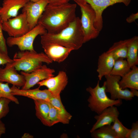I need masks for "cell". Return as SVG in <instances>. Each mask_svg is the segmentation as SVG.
<instances>
[{"label":"cell","instance_id":"obj_8","mask_svg":"<svg viewBox=\"0 0 138 138\" xmlns=\"http://www.w3.org/2000/svg\"><path fill=\"white\" fill-rule=\"evenodd\" d=\"M2 28L10 37H18L26 33L30 30L26 12L22 11L19 15L3 22Z\"/></svg>","mask_w":138,"mask_h":138},{"label":"cell","instance_id":"obj_9","mask_svg":"<svg viewBox=\"0 0 138 138\" xmlns=\"http://www.w3.org/2000/svg\"><path fill=\"white\" fill-rule=\"evenodd\" d=\"M76 3H85L89 4L94 10L96 18L94 24L95 28L100 31L103 27L102 14L109 6L118 3H123L128 6L131 0H72Z\"/></svg>","mask_w":138,"mask_h":138},{"label":"cell","instance_id":"obj_36","mask_svg":"<svg viewBox=\"0 0 138 138\" xmlns=\"http://www.w3.org/2000/svg\"><path fill=\"white\" fill-rule=\"evenodd\" d=\"M22 138H33V136L28 133H25L21 136Z\"/></svg>","mask_w":138,"mask_h":138},{"label":"cell","instance_id":"obj_35","mask_svg":"<svg viewBox=\"0 0 138 138\" xmlns=\"http://www.w3.org/2000/svg\"><path fill=\"white\" fill-rule=\"evenodd\" d=\"M6 128L4 124L0 120V138L2 135L5 133Z\"/></svg>","mask_w":138,"mask_h":138},{"label":"cell","instance_id":"obj_1","mask_svg":"<svg viewBox=\"0 0 138 138\" xmlns=\"http://www.w3.org/2000/svg\"><path fill=\"white\" fill-rule=\"evenodd\" d=\"M77 5L69 3L52 6L48 5L38 24L42 25L47 32L57 33L66 27L76 17Z\"/></svg>","mask_w":138,"mask_h":138},{"label":"cell","instance_id":"obj_12","mask_svg":"<svg viewBox=\"0 0 138 138\" xmlns=\"http://www.w3.org/2000/svg\"><path fill=\"white\" fill-rule=\"evenodd\" d=\"M68 82V78L66 72L61 71H59L56 76L41 81L37 84L39 87H46L53 96L59 97H60L61 92L65 88Z\"/></svg>","mask_w":138,"mask_h":138},{"label":"cell","instance_id":"obj_27","mask_svg":"<svg viewBox=\"0 0 138 138\" xmlns=\"http://www.w3.org/2000/svg\"><path fill=\"white\" fill-rule=\"evenodd\" d=\"M112 126L118 138H127L130 129L125 127L118 119H116Z\"/></svg>","mask_w":138,"mask_h":138},{"label":"cell","instance_id":"obj_18","mask_svg":"<svg viewBox=\"0 0 138 138\" xmlns=\"http://www.w3.org/2000/svg\"><path fill=\"white\" fill-rule=\"evenodd\" d=\"M115 60L111 53L107 52L99 57L97 71L99 81L106 75H110Z\"/></svg>","mask_w":138,"mask_h":138},{"label":"cell","instance_id":"obj_7","mask_svg":"<svg viewBox=\"0 0 138 138\" xmlns=\"http://www.w3.org/2000/svg\"><path fill=\"white\" fill-rule=\"evenodd\" d=\"M47 32L42 25L38 24L33 28L21 36L8 37L6 43L9 47L17 46L20 51L34 50L33 45L34 39L38 35H42Z\"/></svg>","mask_w":138,"mask_h":138},{"label":"cell","instance_id":"obj_37","mask_svg":"<svg viewBox=\"0 0 138 138\" xmlns=\"http://www.w3.org/2000/svg\"><path fill=\"white\" fill-rule=\"evenodd\" d=\"M30 1H31L33 2H36L39 1L40 0H27Z\"/></svg>","mask_w":138,"mask_h":138},{"label":"cell","instance_id":"obj_2","mask_svg":"<svg viewBox=\"0 0 138 138\" xmlns=\"http://www.w3.org/2000/svg\"><path fill=\"white\" fill-rule=\"evenodd\" d=\"M40 42L41 45L56 44L71 49L73 50H78L84 43L80 19L76 17L68 26L57 33L53 34L47 32L41 35Z\"/></svg>","mask_w":138,"mask_h":138},{"label":"cell","instance_id":"obj_28","mask_svg":"<svg viewBox=\"0 0 138 138\" xmlns=\"http://www.w3.org/2000/svg\"><path fill=\"white\" fill-rule=\"evenodd\" d=\"M11 101L7 98H0V120L5 117L9 111V104Z\"/></svg>","mask_w":138,"mask_h":138},{"label":"cell","instance_id":"obj_20","mask_svg":"<svg viewBox=\"0 0 138 138\" xmlns=\"http://www.w3.org/2000/svg\"><path fill=\"white\" fill-rule=\"evenodd\" d=\"M33 100L35 105L36 115L37 117L43 125L51 126L49 120L50 102L42 100Z\"/></svg>","mask_w":138,"mask_h":138},{"label":"cell","instance_id":"obj_33","mask_svg":"<svg viewBox=\"0 0 138 138\" xmlns=\"http://www.w3.org/2000/svg\"><path fill=\"white\" fill-rule=\"evenodd\" d=\"M70 0H49L48 5L52 6H57L69 3Z\"/></svg>","mask_w":138,"mask_h":138},{"label":"cell","instance_id":"obj_15","mask_svg":"<svg viewBox=\"0 0 138 138\" xmlns=\"http://www.w3.org/2000/svg\"><path fill=\"white\" fill-rule=\"evenodd\" d=\"M44 53L53 62L60 63L64 61L73 50L54 44L42 45Z\"/></svg>","mask_w":138,"mask_h":138},{"label":"cell","instance_id":"obj_25","mask_svg":"<svg viewBox=\"0 0 138 138\" xmlns=\"http://www.w3.org/2000/svg\"><path fill=\"white\" fill-rule=\"evenodd\" d=\"M131 70L126 60L119 58L115 60L114 64L110 75L122 77Z\"/></svg>","mask_w":138,"mask_h":138},{"label":"cell","instance_id":"obj_16","mask_svg":"<svg viewBox=\"0 0 138 138\" xmlns=\"http://www.w3.org/2000/svg\"><path fill=\"white\" fill-rule=\"evenodd\" d=\"M12 94L14 96L17 95L27 97L33 100H42L49 102L52 96L48 89L41 90L39 87L33 89L24 90L19 89L16 86L13 85L10 88Z\"/></svg>","mask_w":138,"mask_h":138},{"label":"cell","instance_id":"obj_4","mask_svg":"<svg viewBox=\"0 0 138 138\" xmlns=\"http://www.w3.org/2000/svg\"><path fill=\"white\" fill-rule=\"evenodd\" d=\"M99 81H98L95 87L90 86L86 89L90 95L87 100L88 107L97 114H99L109 107L119 106L122 103L121 99L113 100L109 98L106 94L104 86H100Z\"/></svg>","mask_w":138,"mask_h":138},{"label":"cell","instance_id":"obj_22","mask_svg":"<svg viewBox=\"0 0 138 138\" xmlns=\"http://www.w3.org/2000/svg\"><path fill=\"white\" fill-rule=\"evenodd\" d=\"M72 117L68 112H62L50 103L49 120L51 126L59 122L64 124H68Z\"/></svg>","mask_w":138,"mask_h":138},{"label":"cell","instance_id":"obj_23","mask_svg":"<svg viewBox=\"0 0 138 138\" xmlns=\"http://www.w3.org/2000/svg\"><path fill=\"white\" fill-rule=\"evenodd\" d=\"M127 39L114 43L107 51L112 54L114 59H126L127 53Z\"/></svg>","mask_w":138,"mask_h":138},{"label":"cell","instance_id":"obj_19","mask_svg":"<svg viewBox=\"0 0 138 138\" xmlns=\"http://www.w3.org/2000/svg\"><path fill=\"white\" fill-rule=\"evenodd\" d=\"M122 89L129 88L138 90V67L134 66L131 70L121 77L119 82Z\"/></svg>","mask_w":138,"mask_h":138},{"label":"cell","instance_id":"obj_5","mask_svg":"<svg viewBox=\"0 0 138 138\" xmlns=\"http://www.w3.org/2000/svg\"><path fill=\"white\" fill-rule=\"evenodd\" d=\"M77 4L80 9L81 16L80 21L84 36V42L85 43L96 38L100 31L94 27L96 15L94 10L91 6L85 3Z\"/></svg>","mask_w":138,"mask_h":138},{"label":"cell","instance_id":"obj_13","mask_svg":"<svg viewBox=\"0 0 138 138\" xmlns=\"http://www.w3.org/2000/svg\"><path fill=\"white\" fill-rule=\"evenodd\" d=\"M6 65L4 68L0 67V82H6L18 88L23 87L25 82L23 76L18 73L11 63Z\"/></svg>","mask_w":138,"mask_h":138},{"label":"cell","instance_id":"obj_29","mask_svg":"<svg viewBox=\"0 0 138 138\" xmlns=\"http://www.w3.org/2000/svg\"><path fill=\"white\" fill-rule=\"evenodd\" d=\"M49 102L52 106L61 112L64 113L68 112L62 103L60 97H56L52 95Z\"/></svg>","mask_w":138,"mask_h":138},{"label":"cell","instance_id":"obj_6","mask_svg":"<svg viewBox=\"0 0 138 138\" xmlns=\"http://www.w3.org/2000/svg\"><path fill=\"white\" fill-rule=\"evenodd\" d=\"M106 80L103 85L106 93L110 94V98L112 100L124 99L131 100L134 96H138V90L134 89H122L120 87L119 82L121 77L119 76L109 75L105 76Z\"/></svg>","mask_w":138,"mask_h":138},{"label":"cell","instance_id":"obj_14","mask_svg":"<svg viewBox=\"0 0 138 138\" xmlns=\"http://www.w3.org/2000/svg\"><path fill=\"white\" fill-rule=\"evenodd\" d=\"M29 1L27 0H4L0 7V17L2 22L18 15L19 10Z\"/></svg>","mask_w":138,"mask_h":138},{"label":"cell","instance_id":"obj_3","mask_svg":"<svg viewBox=\"0 0 138 138\" xmlns=\"http://www.w3.org/2000/svg\"><path fill=\"white\" fill-rule=\"evenodd\" d=\"M12 65L17 71L30 73L42 65L43 63L49 64L53 61L44 53L33 51H20L13 57Z\"/></svg>","mask_w":138,"mask_h":138},{"label":"cell","instance_id":"obj_26","mask_svg":"<svg viewBox=\"0 0 138 138\" xmlns=\"http://www.w3.org/2000/svg\"><path fill=\"white\" fill-rule=\"evenodd\" d=\"M7 98L17 104H19L18 99L12 94L11 88L7 83H4L0 82V98Z\"/></svg>","mask_w":138,"mask_h":138},{"label":"cell","instance_id":"obj_31","mask_svg":"<svg viewBox=\"0 0 138 138\" xmlns=\"http://www.w3.org/2000/svg\"><path fill=\"white\" fill-rule=\"evenodd\" d=\"M138 138V121L132 123L127 138Z\"/></svg>","mask_w":138,"mask_h":138},{"label":"cell","instance_id":"obj_10","mask_svg":"<svg viewBox=\"0 0 138 138\" xmlns=\"http://www.w3.org/2000/svg\"><path fill=\"white\" fill-rule=\"evenodd\" d=\"M49 0H40L36 2L29 1L22 8L26 14L30 30L38 24V20L49 3Z\"/></svg>","mask_w":138,"mask_h":138},{"label":"cell","instance_id":"obj_24","mask_svg":"<svg viewBox=\"0 0 138 138\" xmlns=\"http://www.w3.org/2000/svg\"><path fill=\"white\" fill-rule=\"evenodd\" d=\"M91 133L93 138H118L111 124L102 126Z\"/></svg>","mask_w":138,"mask_h":138},{"label":"cell","instance_id":"obj_30","mask_svg":"<svg viewBox=\"0 0 138 138\" xmlns=\"http://www.w3.org/2000/svg\"><path fill=\"white\" fill-rule=\"evenodd\" d=\"M2 21L0 17V52L8 54L6 41L4 36L2 28Z\"/></svg>","mask_w":138,"mask_h":138},{"label":"cell","instance_id":"obj_11","mask_svg":"<svg viewBox=\"0 0 138 138\" xmlns=\"http://www.w3.org/2000/svg\"><path fill=\"white\" fill-rule=\"evenodd\" d=\"M55 71L48 67L45 65H42L30 73L23 71L21 72L25 78V82L22 89H30L40 81L54 76Z\"/></svg>","mask_w":138,"mask_h":138},{"label":"cell","instance_id":"obj_21","mask_svg":"<svg viewBox=\"0 0 138 138\" xmlns=\"http://www.w3.org/2000/svg\"><path fill=\"white\" fill-rule=\"evenodd\" d=\"M126 60L131 68L138 64V37L134 36L127 39Z\"/></svg>","mask_w":138,"mask_h":138},{"label":"cell","instance_id":"obj_32","mask_svg":"<svg viewBox=\"0 0 138 138\" xmlns=\"http://www.w3.org/2000/svg\"><path fill=\"white\" fill-rule=\"evenodd\" d=\"M13 60L8 56V54L3 53L0 52V65L6 64L13 62Z\"/></svg>","mask_w":138,"mask_h":138},{"label":"cell","instance_id":"obj_17","mask_svg":"<svg viewBox=\"0 0 138 138\" xmlns=\"http://www.w3.org/2000/svg\"><path fill=\"white\" fill-rule=\"evenodd\" d=\"M119 115V112L116 106H112L105 109L100 114L95 116L96 121L90 130V133L103 125H111L118 118Z\"/></svg>","mask_w":138,"mask_h":138},{"label":"cell","instance_id":"obj_34","mask_svg":"<svg viewBox=\"0 0 138 138\" xmlns=\"http://www.w3.org/2000/svg\"><path fill=\"white\" fill-rule=\"evenodd\" d=\"M138 18V13L137 12L135 13H132L128 17H127L126 20L128 23L132 22Z\"/></svg>","mask_w":138,"mask_h":138}]
</instances>
